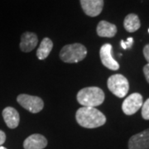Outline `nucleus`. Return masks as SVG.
<instances>
[{"label": "nucleus", "instance_id": "1", "mask_svg": "<svg viewBox=\"0 0 149 149\" xmlns=\"http://www.w3.org/2000/svg\"><path fill=\"white\" fill-rule=\"evenodd\" d=\"M76 121L81 127L95 128L106 123L105 115L95 107H81L75 113Z\"/></svg>", "mask_w": 149, "mask_h": 149}, {"label": "nucleus", "instance_id": "2", "mask_svg": "<svg viewBox=\"0 0 149 149\" xmlns=\"http://www.w3.org/2000/svg\"><path fill=\"white\" fill-rule=\"evenodd\" d=\"M104 93L100 88L96 86L86 87L80 90L77 94V101L85 107L99 106L104 100Z\"/></svg>", "mask_w": 149, "mask_h": 149}, {"label": "nucleus", "instance_id": "3", "mask_svg": "<svg viewBox=\"0 0 149 149\" xmlns=\"http://www.w3.org/2000/svg\"><path fill=\"white\" fill-rule=\"evenodd\" d=\"M87 49L84 45L74 43L65 45L60 52V58L66 63H77L86 57Z\"/></svg>", "mask_w": 149, "mask_h": 149}, {"label": "nucleus", "instance_id": "4", "mask_svg": "<svg viewBox=\"0 0 149 149\" xmlns=\"http://www.w3.org/2000/svg\"><path fill=\"white\" fill-rule=\"evenodd\" d=\"M107 85L109 90L118 98L125 97L129 90L128 79L121 74H115L111 75L108 79Z\"/></svg>", "mask_w": 149, "mask_h": 149}, {"label": "nucleus", "instance_id": "5", "mask_svg": "<svg viewBox=\"0 0 149 149\" xmlns=\"http://www.w3.org/2000/svg\"><path fill=\"white\" fill-rule=\"evenodd\" d=\"M17 101L22 108L32 113H37L41 112L44 107V102L40 97L29 95L26 94L19 95L17 98Z\"/></svg>", "mask_w": 149, "mask_h": 149}, {"label": "nucleus", "instance_id": "6", "mask_svg": "<svg viewBox=\"0 0 149 149\" xmlns=\"http://www.w3.org/2000/svg\"><path fill=\"white\" fill-rule=\"evenodd\" d=\"M143 96L139 93H133L123 102V112L127 115H133L143 106Z\"/></svg>", "mask_w": 149, "mask_h": 149}, {"label": "nucleus", "instance_id": "7", "mask_svg": "<svg viewBox=\"0 0 149 149\" xmlns=\"http://www.w3.org/2000/svg\"><path fill=\"white\" fill-rule=\"evenodd\" d=\"M100 56L102 64L106 68L111 70H118L119 69V64L112 56V46L110 44L106 43L102 46L100 50Z\"/></svg>", "mask_w": 149, "mask_h": 149}, {"label": "nucleus", "instance_id": "8", "mask_svg": "<svg viewBox=\"0 0 149 149\" xmlns=\"http://www.w3.org/2000/svg\"><path fill=\"white\" fill-rule=\"evenodd\" d=\"M128 149H149V128L132 136L128 141Z\"/></svg>", "mask_w": 149, "mask_h": 149}, {"label": "nucleus", "instance_id": "9", "mask_svg": "<svg viewBox=\"0 0 149 149\" xmlns=\"http://www.w3.org/2000/svg\"><path fill=\"white\" fill-rule=\"evenodd\" d=\"M81 8L87 16L96 17L101 13L104 0H80Z\"/></svg>", "mask_w": 149, "mask_h": 149}, {"label": "nucleus", "instance_id": "10", "mask_svg": "<svg viewBox=\"0 0 149 149\" xmlns=\"http://www.w3.org/2000/svg\"><path fill=\"white\" fill-rule=\"evenodd\" d=\"M47 145V140L42 134H32L25 139L23 143L24 149H43Z\"/></svg>", "mask_w": 149, "mask_h": 149}, {"label": "nucleus", "instance_id": "11", "mask_svg": "<svg viewBox=\"0 0 149 149\" xmlns=\"http://www.w3.org/2000/svg\"><path fill=\"white\" fill-rule=\"evenodd\" d=\"M38 43L37 36L33 32H26L21 36L19 47L23 52H30L37 47Z\"/></svg>", "mask_w": 149, "mask_h": 149}, {"label": "nucleus", "instance_id": "12", "mask_svg": "<svg viewBox=\"0 0 149 149\" xmlns=\"http://www.w3.org/2000/svg\"><path fill=\"white\" fill-rule=\"evenodd\" d=\"M3 120L5 122L6 125L9 128H16L19 122H20V116L18 112L13 107H6L2 112Z\"/></svg>", "mask_w": 149, "mask_h": 149}, {"label": "nucleus", "instance_id": "13", "mask_svg": "<svg viewBox=\"0 0 149 149\" xmlns=\"http://www.w3.org/2000/svg\"><path fill=\"white\" fill-rule=\"evenodd\" d=\"M96 32L98 36L101 37H113L117 33V27L109 22L100 21L97 26Z\"/></svg>", "mask_w": 149, "mask_h": 149}, {"label": "nucleus", "instance_id": "14", "mask_svg": "<svg viewBox=\"0 0 149 149\" xmlns=\"http://www.w3.org/2000/svg\"><path fill=\"white\" fill-rule=\"evenodd\" d=\"M123 27L128 32H134L138 31L141 27V22L138 15L130 13L126 16L123 21Z\"/></svg>", "mask_w": 149, "mask_h": 149}, {"label": "nucleus", "instance_id": "15", "mask_svg": "<svg viewBox=\"0 0 149 149\" xmlns=\"http://www.w3.org/2000/svg\"><path fill=\"white\" fill-rule=\"evenodd\" d=\"M53 48V42L52 41L48 38L45 37L42 41L37 51V56L39 60H45L50 55L52 50Z\"/></svg>", "mask_w": 149, "mask_h": 149}, {"label": "nucleus", "instance_id": "16", "mask_svg": "<svg viewBox=\"0 0 149 149\" xmlns=\"http://www.w3.org/2000/svg\"><path fill=\"white\" fill-rule=\"evenodd\" d=\"M142 116L144 119L149 120V99L143 104L142 106Z\"/></svg>", "mask_w": 149, "mask_h": 149}, {"label": "nucleus", "instance_id": "17", "mask_svg": "<svg viewBox=\"0 0 149 149\" xmlns=\"http://www.w3.org/2000/svg\"><path fill=\"white\" fill-rule=\"evenodd\" d=\"M133 37H128L126 42H124V41H121V47H122L123 49H124V50H126V49H128V48L131 47L133 46Z\"/></svg>", "mask_w": 149, "mask_h": 149}, {"label": "nucleus", "instance_id": "18", "mask_svg": "<svg viewBox=\"0 0 149 149\" xmlns=\"http://www.w3.org/2000/svg\"><path fill=\"white\" fill-rule=\"evenodd\" d=\"M143 56L146 61H148V63L149 64V44L146 45L143 48Z\"/></svg>", "mask_w": 149, "mask_h": 149}, {"label": "nucleus", "instance_id": "19", "mask_svg": "<svg viewBox=\"0 0 149 149\" xmlns=\"http://www.w3.org/2000/svg\"><path fill=\"white\" fill-rule=\"evenodd\" d=\"M143 73H144V75H145L146 80H147V81L149 83V64L148 63L146 65H144Z\"/></svg>", "mask_w": 149, "mask_h": 149}, {"label": "nucleus", "instance_id": "20", "mask_svg": "<svg viewBox=\"0 0 149 149\" xmlns=\"http://www.w3.org/2000/svg\"><path fill=\"white\" fill-rule=\"evenodd\" d=\"M6 141V134L3 131L0 130V146L5 143Z\"/></svg>", "mask_w": 149, "mask_h": 149}, {"label": "nucleus", "instance_id": "21", "mask_svg": "<svg viewBox=\"0 0 149 149\" xmlns=\"http://www.w3.org/2000/svg\"><path fill=\"white\" fill-rule=\"evenodd\" d=\"M0 149H7V148H4V147H3V146H0Z\"/></svg>", "mask_w": 149, "mask_h": 149}, {"label": "nucleus", "instance_id": "22", "mask_svg": "<svg viewBox=\"0 0 149 149\" xmlns=\"http://www.w3.org/2000/svg\"><path fill=\"white\" fill-rule=\"evenodd\" d=\"M148 32H149V29H148Z\"/></svg>", "mask_w": 149, "mask_h": 149}]
</instances>
